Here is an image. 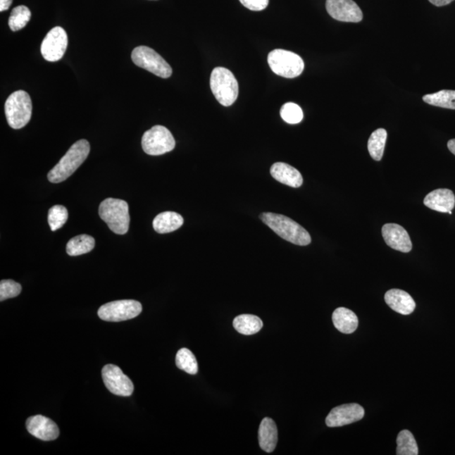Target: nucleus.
<instances>
[{"label": "nucleus", "instance_id": "f257e3e1", "mask_svg": "<svg viewBox=\"0 0 455 455\" xmlns=\"http://www.w3.org/2000/svg\"><path fill=\"white\" fill-rule=\"evenodd\" d=\"M91 145L87 140L81 139L73 144L61 160L49 171L47 177L51 183H60L66 181L78 170L79 167L87 160Z\"/></svg>", "mask_w": 455, "mask_h": 455}, {"label": "nucleus", "instance_id": "f03ea898", "mask_svg": "<svg viewBox=\"0 0 455 455\" xmlns=\"http://www.w3.org/2000/svg\"><path fill=\"white\" fill-rule=\"evenodd\" d=\"M261 220L282 239L297 246L306 247L311 243L308 231L289 217L273 213H263Z\"/></svg>", "mask_w": 455, "mask_h": 455}, {"label": "nucleus", "instance_id": "7ed1b4c3", "mask_svg": "<svg viewBox=\"0 0 455 455\" xmlns=\"http://www.w3.org/2000/svg\"><path fill=\"white\" fill-rule=\"evenodd\" d=\"M99 214L109 229L117 235H125L130 229V216L128 204L125 201L107 199L99 208Z\"/></svg>", "mask_w": 455, "mask_h": 455}, {"label": "nucleus", "instance_id": "20e7f679", "mask_svg": "<svg viewBox=\"0 0 455 455\" xmlns=\"http://www.w3.org/2000/svg\"><path fill=\"white\" fill-rule=\"evenodd\" d=\"M210 87L213 96L222 106H230L237 100L238 81L232 72L225 68H214L210 77Z\"/></svg>", "mask_w": 455, "mask_h": 455}, {"label": "nucleus", "instance_id": "39448f33", "mask_svg": "<svg viewBox=\"0 0 455 455\" xmlns=\"http://www.w3.org/2000/svg\"><path fill=\"white\" fill-rule=\"evenodd\" d=\"M4 111L8 125L14 130H20L30 122L32 113V103L29 94L17 91L8 97Z\"/></svg>", "mask_w": 455, "mask_h": 455}, {"label": "nucleus", "instance_id": "423d86ee", "mask_svg": "<svg viewBox=\"0 0 455 455\" xmlns=\"http://www.w3.org/2000/svg\"><path fill=\"white\" fill-rule=\"evenodd\" d=\"M270 68L277 75L294 79L302 74L304 63L300 56L293 51L275 49L268 54Z\"/></svg>", "mask_w": 455, "mask_h": 455}, {"label": "nucleus", "instance_id": "0eeeda50", "mask_svg": "<svg viewBox=\"0 0 455 455\" xmlns=\"http://www.w3.org/2000/svg\"><path fill=\"white\" fill-rule=\"evenodd\" d=\"M132 60L137 67L152 73L162 79L170 78L173 68L161 56L149 46H139L132 51Z\"/></svg>", "mask_w": 455, "mask_h": 455}, {"label": "nucleus", "instance_id": "6e6552de", "mask_svg": "<svg viewBox=\"0 0 455 455\" xmlns=\"http://www.w3.org/2000/svg\"><path fill=\"white\" fill-rule=\"evenodd\" d=\"M142 147L149 156H161L173 151L175 147V141L169 130L157 125L144 132L142 137Z\"/></svg>", "mask_w": 455, "mask_h": 455}, {"label": "nucleus", "instance_id": "1a4fd4ad", "mask_svg": "<svg viewBox=\"0 0 455 455\" xmlns=\"http://www.w3.org/2000/svg\"><path fill=\"white\" fill-rule=\"evenodd\" d=\"M142 308V304L136 300H118L101 306L98 316L103 320L120 322L135 318L140 315Z\"/></svg>", "mask_w": 455, "mask_h": 455}, {"label": "nucleus", "instance_id": "9d476101", "mask_svg": "<svg viewBox=\"0 0 455 455\" xmlns=\"http://www.w3.org/2000/svg\"><path fill=\"white\" fill-rule=\"evenodd\" d=\"M102 379L106 387L116 396L128 397L134 393L132 380L116 365L107 364L102 368Z\"/></svg>", "mask_w": 455, "mask_h": 455}, {"label": "nucleus", "instance_id": "9b49d317", "mask_svg": "<svg viewBox=\"0 0 455 455\" xmlns=\"http://www.w3.org/2000/svg\"><path fill=\"white\" fill-rule=\"evenodd\" d=\"M68 46V36L64 29L56 27L46 34L41 46L42 57L49 62L62 59Z\"/></svg>", "mask_w": 455, "mask_h": 455}, {"label": "nucleus", "instance_id": "f8f14e48", "mask_svg": "<svg viewBox=\"0 0 455 455\" xmlns=\"http://www.w3.org/2000/svg\"><path fill=\"white\" fill-rule=\"evenodd\" d=\"M326 11L333 19L342 23H358L363 20V12L354 0H326Z\"/></svg>", "mask_w": 455, "mask_h": 455}, {"label": "nucleus", "instance_id": "ddd939ff", "mask_svg": "<svg viewBox=\"0 0 455 455\" xmlns=\"http://www.w3.org/2000/svg\"><path fill=\"white\" fill-rule=\"evenodd\" d=\"M364 414L363 407L356 403L341 405L330 411L325 423L330 428L343 427L359 422L363 418Z\"/></svg>", "mask_w": 455, "mask_h": 455}, {"label": "nucleus", "instance_id": "4468645a", "mask_svg": "<svg viewBox=\"0 0 455 455\" xmlns=\"http://www.w3.org/2000/svg\"><path fill=\"white\" fill-rule=\"evenodd\" d=\"M27 429L30 435L44 441H53L59 436V428L53 420L37 415L27 420Z\"/></svg>", "mask_w": 455, "mask_h": 455}, {"label": "nucleus", "instance_id": "2eb2a0df", "mask_svg": "<svg viewBox=\"0 0 455 455\" xmlns=\"http://www.w3.org/2000/svg\"><path fill=\"white\" fill-rule=\"evenodd\" d=\"M382 235L390 248L403 253L411 251L412 243L409 233L401 225L386 224L382 228Z\"/></svg>", "mask_w": 455, "mask_h": 455}, {"label": "nucleus", "instance_id": "dca6fc26", "mask_svg": "<svg viewBox=\"0 0 455 455\" xmlns=\"http://www.w3.org/2000/svg\"><path fill=\"white\" fill-rule=\"evenodd\" d=\"M423 203L428 208L435 211L452 214L455 206V196L449 189H437L428 193Z\"/></svg>", "mask_w": 455, "mask_h": 455}, {"label": "nucleus", "instance_id": "f3484780", "mask_svg": "<svg viewBox=\"0 0 455 455\" xmlns=\"http://www.w3.org/2000/svg\"><path fill=\"white\" fill-rule=\"evenodd\" d=\"M385 300L390 308L399 314L409 316L415 311L414 299L405 291L390 289L385 294Z\"/></svg>", "mask_w": 455, "mask_h": 455}, {"label": "nucleus", "instance_id": "a211bd4d", "mask_svg": "<svg viewBox=\"0 0 455 455\" xmlns=\"http://www.w3.org/2000/svg\"><path fill=\"white\" fill-rule=\"evenodd\" d=\"M270 173L276 181L287 185V186L298 188L303 185L301 173L294 167L287 165L286 163H275L270 170Z\"/></svg>", "mask_w": 455, "mask_h": 455}, {"label": "nucleus", "instance_id": "6ab92c4d", "mask_svg": "<svg viewBox=\"0 0 455 455\" xmlns=\"http://www.w3.org/2000/svg\"><path fill=\"white\" fill-rule=\"evenodd\" d=\"M278 428L274 420L266 418L260 424L259 444L265 452L272 453L276 449L278 444Z\"/></svg>", "mask_w": 455, "mask_h": 455}, {"label": "nucleus", "instance_id": "aec40b11", "mask_svg": "<svg viewBox=\"0 0 455 455\" xmlns=\"http://www.w3.org/2000/svg\"><path fill=\"white\" fill-rule=\"evenodd\" d=\"M332 321L339 332L351 334L359 328V319L354 311L344 307L337 308L333 312Z\"/></svg>", "mask_w": 455, "mask_h": 455}, {"label": "nucleus", "instance_id": "412c9836", "mask_svg": "<svg viewBox=\"0 0 455 455\" xmlns=\"http://www.w3.org/2000/svg\"><path fill=\"white\" fill-rule=\"evenodd\" d=\"M182 216L175 212H164L154 218L153 227L158 234L170 233L180 229L183 225Z\"/></svg>", "mask_w": 455, "mask_h": 455}, {"label": "nucleus", "instance_id": "4be33fe9", "mask_svg": "<svg viewBox=\"0 0 455 455\" xmlns=\"http://www.w3.org/2000/svg\"><path fill=\"white\" fill-rule=\"evenodd\" d=\"M233 325L239 333L250 336L260 332L263 322L256 316L240 315L234 320Z\"/></svg>", "mask_w": 455, "mask_h": 455}, {"label": "nucleus", "instance_id": "5701e85b", "mask_svg": "<svg viewBox=\"0 0 455 455\" xmlns=\"http://www.w3.org/2000/svg\"><path fill=\"white\" fill-rule=\"evenodd\" d=\"M94 239L88 235H80L68 242L66 251L71 256H81L91 252L94 247Z\"/></svg>", "mask_w": 455, "mask_h": 455}, {"label": "nucleus", "instance_id": "b1692460", "mask_svg": "<svg viewBox=\"0 0 455 455\" xmlns=\"http://www.w3.org/2000/svg\"><path fill=\"white\" fill-rule=\"evenodd\" d=\"M387 132L384 128H379L373 132L368 142V149L373 160L381 161L383 157Z\"/></svg>", "mask_w": 455, "mask_h": 455}, {"label": "nucleus", "instance_id": "393cba45", "mask_svg": "<svg viewBox=\"0 0 455 455\" xmlns=\"http://www.w3.org/2000/svg\"><path fill=\"white\" fill-rule=\"evenodd\" d=\"M423 100L429 105L455 110V91H440L424 96Z\"/></svg>", "mask_w": 455, "mask_h": 455}, {"label": "nucleus", "instance_id": "a878e982", "mask_svg": "<svg viewBox=\"0 0 455 455\" xmlns=\"http://www.w3.org/2000/svg\"><path fill=\"white\" fill-rule=\"evenodd\" d=\"M32 18V12L29 8L25 6H20L13 8L10 18H8V27L11 31L18 32L25 27Z\"/></svg>", "mask_w": 455, "mask_h": 455}, {"label": "nucleus", "instance_id": "bb28decb", "mask_svg": "<svg viewBox=\"0 0 455 455\" xmlns=\"http://www.w3.org/2000/svg\"><path fill=\"white\" fill-rule=\"evenodd\" d=\"M397 443L398 455H418L419 453L415 437L409 430H402L399 433Z\"/></svg>", "mask_w": 455, "mask_h": 455}, {"label": "nucleus", "instance_id": "cd10ccee", "mask_svg": "<svg viewBox=\"0 0 455 455\" xmlns=\"http://www.w3.org/2000/svg\"><path fill=\"white\" fill-rule=\"evenodd\" d=\"M175 363H177L178 368L187 372L189 375H194L199 372V363H197L195 356L187 349H182L177 351Z\"/></svg>", "mask_w": 455, "mask_h": 455}, {"label": "nucleus", "instance_id": "c85d7f7f", "mask_svg": "<svg viewBox=\"0 0 455 455\" xmlns=\"http://www.w3.org/2000/svg\"><path fill=\"white\" fill-rule=\"evenodd\" d=\"M68 218V210L62 205H55L49 209V224L51 231H56L66 224Z\"/></svg>", "mask_w": 455, "mask_h": 455}, {"label": "nucleus", "instance_id": "c756f323", "mask_svg": "<svg viewBox=\"0 0 455 455\" xmlns=\"http://www.w3.org/2000/svg\"><path fill=\"white\" fill-rule=\"evenodd\" d=\"M280 115L283 121L289 124H298L301 123L304 118L301 107L293 102L286 103L283 105Z\"/></svg>", "mask_w": 455, "mask_h": 455}, {"label": "nucleus", "instance_id": "7c9ffc66", "mask_svg": "<svg viewBox=\"0 0 455 455\" xmlns=\"http://www.w3.org/2000/svg\"><path fill=\"white\" fill-rule=\"evenodd\" d=\"M23 290L20 283L13 280H2L0 282V300L17 297Z\"/></svg>", "mask_w": 455, "mask_h": 455}, {"label": "nucleus", "instance_id": "2f4dec72", "mask_svg": "<svg viewBox=\"0 0 455 455\" xmlns=\"http://www.w3.org/2000/svg\"><path fill=\"white\" fill-rule=\"evenodd\" d=\"M239 2L248 10L261 11L268 6L269 0H239Z\"/></svg>", "mask_w": 455, "mask_h": 455}, {"label": "nucleus", "instance_id": "473e14b6", "mask_svg": "<svg viewBox=\"0 0 455 455\" xmlns=\"http://www.w3.org/2000/svg\"><path fill=\"white\" fill-rule=\"evenodd\" d=\"M13 0H0V11H6L10 8Z\"/></svg>", "mask_w": 455, "mask_h": 455}, {"label": "nucleus", "instance_id": "72a5a7b5", "mask_svg": "<svg viewBox=\"0 0 455 455\" xmlns=\"http://www.w3.org/2000/svg\"><path fill=\"white\" fill-rule=\"evenodd\" d=\"M454 0H429V2H430L432 4H435L436 6H447V4L453 2Z\"/></svg>", "mask_w": 455, "mask_h": 455}, {"label": "nucleus", "instance_id": "f704fd0d", "mask_svg": "<svg viewBox=\"0 0 455 455\" xmlns=\"http://www.w3.org/2000/svg\"><path fill=\"white\" fill-rule=\"evenodd\" d=\"M448 148L449 151L454 154L455 156V139L449 140L448 142Z\"/></svg>", "mask_w": 455, "mask_h": 455}]
</instances>
